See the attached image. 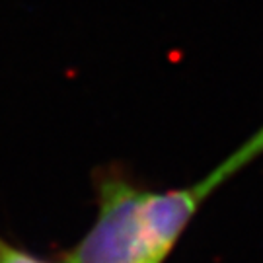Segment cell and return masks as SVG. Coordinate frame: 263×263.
<instances>
[{
	"label": "cell",
	"instance_id": "cell-3",
	"mask_svg": "<svg viewBox=\"0 0 263 263\" xmlns=\"http://www.w3.org/2000/svg\"><path fill=\"white\" fill-rule=\"evenodd\" d=\"M0 263H47L0 236Z\"/></svg>",
	"mask_w": 263,
	"mask_h": 263
},
{
	"label": "cell",
	"instance_id": "cell-2",
	"mask_svg": "<svg viewBox=\"0 0 263 263\" xmlns=\"http://www.w3.org/2000/svg\"><path fill=\"white\" fill-rule=\"evenodd\" d=\"M259 154H263V125L238 148V151L232 152V154H230L224 162H220L215 170H211V174H213V178L222 185V183H226L232 176H236L240 170L246 168L250 162H254Z\"/></svg>",
	"mask_w": 263,
	"mask_h": 263
},
{
	"label": "cell",
	"instance_id": "cell-1",
	"mask_svg": "<svg viewBox=\"0 0 263 263\" xmlns=\"http://www.w3.org/2000/svg\"><path fill=\"white\" fill-rule=\"evenodd\" d=\"M218 187L211 172L176 189H148L121 176H105L98 183L94 222L61 263H164Z\"/></svg>",
	"mask_w": 263,
	"mask_h": 263
}]
</instances>
